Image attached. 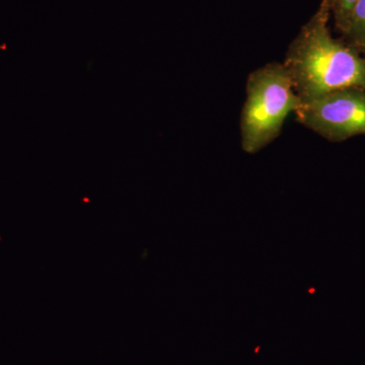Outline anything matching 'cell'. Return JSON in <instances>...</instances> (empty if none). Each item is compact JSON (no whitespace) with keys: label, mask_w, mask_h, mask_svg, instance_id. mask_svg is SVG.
<instances>
[{"label":"cell","mask_w":365,"mask_h":365,"mask_svg":"<svg viewBox=\"0 0 365 365\" xmlns=\"http://www.w3.org/2000/svg\"><path fill=\"white\" fill-rule=\"evenodd\" d=\"M330 19L328 4L322 0L285 54L283 66L302 104L344 88H365V55L333 37Z\"/></svg>","instance_id":"obj_1"},{"label":"cell","mask_w":365,"mask_h":365,"mask_svg":"<svg viewBox=\"0 0 365 365\" xmlns=\"http://www.w3.org/2000/svg\"><path fill=\"white\" fill-rule=\"evenodd\" d=\"M300 105L283 63L272 62L252 71L247 78L240 123L242 150L254 155L273 143L287 117Z\"/></svg>","instance_id":"obj_2"},{"label":"cell","mask_w":365,"mask_h":365,"mask_svg":"<svg viewBox=\"0 0 365 365\" xmlns=\"http://www.w3.org/2000/svg\"><path fill=\"white\" fill-rule=\"evenodd\" d=\"M294 114L299 124L331 143L365 135V88L333 91L302 103Z\"/></svg>","instance_id":"obj_3"},{"label":"cell","mask_w":365,"mask_h":365,"mask_svg":"<svg viewBox=\"0 0 365 365\" xmlns=\"http://www.w3.org/2000/svg\"><path fill=\"white\" fill-rule=\"evenodd\" d=\"M342 39L365 55V0H359L353 7Z\"/></svg>","instance_id":"obj_4"},{"label":"cell","mask_w":365,"mask_h":365,"mask_svg":"<svg viewBox=\"0 0 365 365\" xmlns=\"http://www.w3.org/2000/svg\"><path fill=\"white\" fill-rule=\"evenodd\" d=\"M330 9L331 16L340 34L344 31L353 7L359 0H326Z\"/></svg>","instance_id":"obj_5"}]
</instances>
